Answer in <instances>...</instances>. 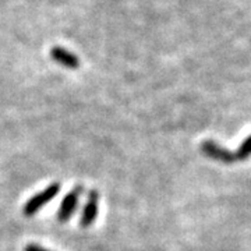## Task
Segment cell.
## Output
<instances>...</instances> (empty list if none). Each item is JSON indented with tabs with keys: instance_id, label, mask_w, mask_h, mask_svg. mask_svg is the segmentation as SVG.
Here are the masks:
<instances>
[{
	"instance_id": "4",
	"label": "cell",
	"mask_w": 251,
	"mask_h": 251,
	"mask_svg": "<svg viewBox=\"0 0 251 251\" xmlns=\"http://www.w3.org/2000/svg\"><path fill=\"white\" fill-rule=\"evenodd\" d=\"M201 150L206 156H209L211 159H215V161L224 162V163H232L236 161L234 153H232L226 148H222L221 145H218L214 141H204L201 144Z\"/></svg>"
},
{
	"instance_id": "6",
	"label": "cell",
	"mask_w": 251,
	"mask_h": 251,
	"mask_svg": "<svg viewBox=\"0 0 251 251\" xmlns=\"http://www.w3.org/2000/svg\"><path fill=\"white\" fill-rule=\"evenodd\" d=\"M251 155V135L249 138H246L244 141L242 143V145L239 147L237 152L234 153L236 159L239 161H243V159H247L249 156Z\"/></svg>"
},
{
	"instance_id": "1",
	"label": "cell",
	"mask_w": 251,
	"mask_h": 251,
	"mask_svg": "<svg viewBox=\"0 0 251 251\" xmlns=\"http://www.w3.org/2000/svg\"><path fill=\"white\" fill-rule=\"evenodd\" d=\"M60 191V183H52L50 186H48L45 190L39 191L34 197H31L23 206V214L25 216H34L46 204H49Z\"/></svg>"
},
{
	"instance_id": "5",
	"label": "cell",
	"mask_w": 251,
	"mask_h": 251,
	"mask_svg": "<svg viewBox=\"0 0 251 251\" xmlns=\"http://www.w3.org/2000/svg\"><path fill=\"white\" fill-rule=\"evenodd\" d=\"M50 57H52L56 63L62 64L63 67L70 69V70L78 69L81 64L80 59H78L75 54L72 53V52H69V50H66V49H63L60 46H53V48L50 49Z\"/></svg>"
},
{
	"instance_id": "7",
	"label": "cell",
	"mask_w": 251,
	"mask_h": 251,
	"mask_svg": "<svg viewBox=\"0 0 251 251\" xmlns=\"http://www.w3.org/2000/svg\"><path fill=\"white\" fill-rule=\"evenodd\" d=\"M24 251H49V250H46V249H44V247H41L39 244H35V243H29V244H27V246H25Z\"/></svg>"
},
{
	"instance_id": "3",
	"label": "cell",
	"mask_w": 251,
	"mask_h": 251,
	"mask_svg": "<svg viewBox=\"0 0 251 251\" xmlns=\"http://www.w3.org/2000/svg\"><path fill=\"white\" fill-rule=\"evenodd\" d=\"M98 205H99V193L92 188L88 193L87 197V204L82 209V214L80 218L81 227H90L95 222L97 216H98Z\"/></svg>"
},
{
	"instance_id": "2",
	"label": "cell",
	"mask_w": 251,
	"mask_h": 251,
	"mask_svg": "<svg viewBox=\"0 0 251 251\" xmlns=\"http://www.w3.org/2000/svg\"><path fill=\"white\" fill-rule=\"evenodd\" d=\"M82 191H84V187L78 184V186H75V187H73V190L66 196V197L63 198L62 204L59 206V211H57V221L60 222V224H64V222H67L73 215H74V212H75V209H77V205H78V201H80L81 194H82Z\"/></svg>"
}]
</instances>
